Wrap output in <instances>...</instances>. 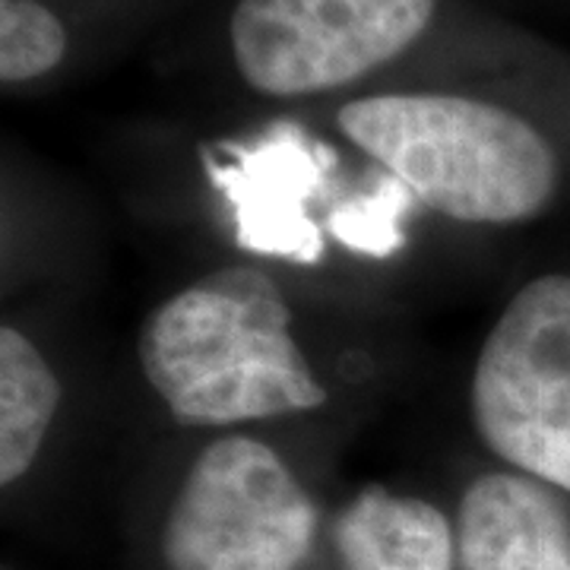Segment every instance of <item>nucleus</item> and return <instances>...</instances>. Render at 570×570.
Wrapping results in <instances>:
<instances>
[{
    "mask_svg": "<svg viewBox=\"0 0 570 570\" xmlns=\"http://www.w3.org/2000/svg\"><path fill=\"white\" fill-rule=\"evenodd\" d=\"M137 362L181 428L235 431L330 403L283 288L250 264L219 266L153 307L137 333Z\"/></svg>",
    "mask_w": 570,
    "mask_h": 570,
    "instance_id": "1",
    "label": "nucleus"
},
{
    "mask_svg": "<svg viewBox=\"0 0 570 570\" xmlns=\"http://www.w3.org/2000/svg\"><path fill=\"white\" fill-rule=\"evenodd\" d=\"M336 121L352 146L450 223L520 225L554 200L561 171L551 142L504 105L384 92L346 102Z\"/></svg>",
    "mask_w": 570,
    "mask_h": 570,
    "instance_id": "2",
    "label": "nucleus"
},
{
    "mask_svg": "<svg viewBox=\"0 0 570 570\" xmlns=\"http://www.w3.org/2000/svg\"><path fill=\"white\" fill-rule=\"evenodd\" d=\"M469 419L491 456L570 494V276L523 283L469 374Z\"/></svg>",
    "mask_w": 570,
    "mask_h": 570,
    "instance_id": "3",
    "label": "nucleus"
},
{
    "mask_svg": "<svg viewBox=\"0 0 570 570\" xmlns=\"http://www.w3.org/2000/svg\"><path fill=\"white\" fill-rule=\"evenodd\" d=\"M317 530L311 494L273 444L228 431L194 453L165 513L168 570H298Z\"/></svg>",
    "mask_w": 570,
    "mask_h": 570,
    "instance_id": "4",
    "label": "nucleus"
},
{
    "mask_svg": "<svg viewBox=\"0 0 570 570\" xmlns=\"http://www.w3.org/2000/svg\"><path fill=\"white\" fill-rule=\"evenodd\" d=\"M434 10L438 0H238L232 58L261 96L305 99L400 58Z\"/></svg>",
    "mask_w": 570,
    "mask_h": 570,
    "instance_id": "5",
    "label": "nucleus"
},
{
    "mask_svg": "<svg viewBox=\"0 0 570 570\" xmlns=\"http://www.w3.org/2000/svg\"><path fill=\"white\" fill-rule=\"evenodd\" d=\"M460 570H570V520L554 491L513 469L469 482L456 508Z\"/></svg>",
    "mask_w": 570,
    "mask_h": 570,
    "instance_id": "6",
    "label": "nucleus"
},
{
    "mask_svg": "<svg viewBox=\"0 0 570 570\" xmlns=\"http://www.w3.org/2000/svg\"><path fill=\"white\" fill-rule=\"evenodd\" d=\"M343 570H456V527L419 494L367 485L333 523Z\"/></svg>",
    "mask_w": 570,
    "mask_h": 570,
    "instance_id": "7",
    "label": "nucleus"
},
{
    "mask_svg": "<svg viewBox=\"0 0 570 570\" xmlns=\"http://www.w3.org/2000/svg\"><path fill=\"white\" fill-rule=\"evenodd\" d=\"M63 387L58 371L20 326H0V485L22 482L58 419Z\"/></svg>",
    "mask_w": 570,
    "mask_h": 570,
    "instance_id": "8",
    "label": "nucleus"
},
{
    "mask_svg": "<svg viewBox=\"0 0 570 570\" xmlns=\"http://www.w3.org/2000/svg\"><path fill=\"white\" fill-rule=\"evenodd\" d=\"M67 55L63 22L39 0L0 3V80L20 86L51 73Z\"/></svg>",
    "mask_w": 570,
    "mask_h": 570,
    "instance_id": "9",
    "label": "nucleus"
},
{
    "mask_svg": "<svg viewBox=\"0 0 570 570\" xmlns=\"http://www.w3.org/2000/svg\"><path fill=\"white\" fill-rule=\"evenodd\" d=\"M0 3H3V0H0Z\"/></svg>",
    "mask_w": 570,
    "mask_h": 570,
    "instance_id": "10",
    "label": "nucleus"
}]
</instances>
